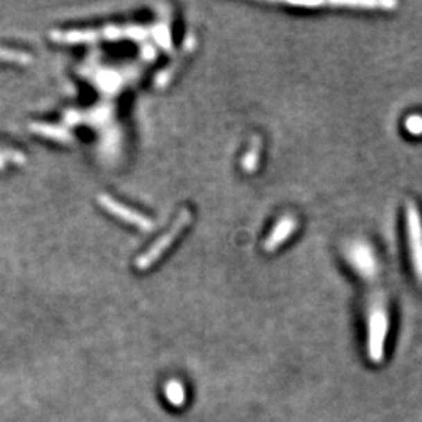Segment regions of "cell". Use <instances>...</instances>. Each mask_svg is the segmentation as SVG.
<instances>
[{"label":"cell","mask_w":422,"mask_h":422,"mask_svg":"<svg viewBox=\"0 0 422 422\" xmlns=\"http://www.w3.org/2000/svg\"><path fill=\"white\" fill-rule=\"evenodd\" d=\"M258 157H260V139H255L252 148H250V150L243 158V168L249 170V173H252V170L256 168V164H258Z\"/></svg>","instance_id":"9c48e42d"},{"label":"cell","mask_w":422,"mask_h":422,"mask_svg":"<svg viewBox=\"0 0 422 422\" xmlns=\"http://www.w3.org/2000/svg\"><path fill=\"white\" fill-rule=\"evenodd\" d=\"M296 230V221L291 216H285L283 219H280L275 225L272 234L267 236V240L265 243V250L266 252H274L280 244H283L288 236Z\"/></svg>","instance_id":"8992f818"},{"label":"cell","mask_w":422,"mask_h":422,"mask_svg":"<svg viewBox=\"0 0 422 422\" xmlns=\"http://www.w3.org/2000/svg\"><path fill=\"white\" fill-rule=\"evenodd\" d=\"M141 35V30H121V28H103V30H69V32H52L51 39L61 44H82V42H94L100 39H118L121 36Z\"/></svg>","instance_id":"3957f363"},{"label":"cell","mask_w":422,"mask_h":422,"mask_svg":"<svg viewBox=\"0 0 422 422\" xmlns=\"http://www.w3.org/2000/svg\"><path fill=\"white\" fill-rule=\"evenodd\" d=\"M166 397L170 403H174V405H183V402H185V389H183V385L177 380L169 382L166 385Z\"/></svg>","instance_id":"ba28073f"},{"label":"cell","mask_w":422,"mask_h":422,"mask_svg":"<svg viewBox=\"0 0 422 422\" xmlns=\"http://www.w3.org/2000/svg\"><path fill=\"white\" fill-rule=\"evenodd\" d=\"M407 234L414 274L422 281V218L418 206L412 202L407 205Z\"/></svg>","instance_id":"277c9868"},{"label":"cell","mask_w":422,"mask_h":422,"mask_svg":"<svg viewBox=\"0 0 422 422\" xmlns=\"http://www.w3.org/2000/svg\"><path fill=\"white\" fill-rule=\"evenodd\" d=\"M405 127L407 130L413 134L422 133V118L421 116H412V118L405 122Z\"/></svg>","instance_id":"30bf717a"},{"label":"cell","mask_w":422,"mask_h":422,"mask_svg":"<svg viewBox=\"0 0 422 422\" xmlns=\"http://www.w3.org/2000/svg\"><path fill=\"white\" fill-rule=\"evenodd\" d=\"M189 221H191V213L188 210L182 211L179 218L175 219V222L173 224V227H170L166 234H163L160 238H158V240L148 249V252H144L143 255L138 256L137 267L139 271H146V269H149L152 265H155V261L158 258H161V255L166 252V249L169 246H173V243L177 240V236L185 230Z\"/></svg>","instance_id":"7a4b0ae2"},{"label":"cell","mask_w":422,"mask_h":422,"mask_svg":"<svg viewBox=\"0 0 422 422\" xmlns=\"http://www.w3.org/2000/svg\"><path fill=\"white\" fill-rule=\"evenodd\" d=\"M99 204L102 205V208H105L107 211L112 213L113 216L122 219L124 222L134 225V227L146 230V231H150L152 229H154V222H152L148 216L141 215V213L132 210V208L122 205L121 202L113 199L112 195L102 194L99 197Z\"/></svg>","instance_id":"5b68a950"},{"label":"cell","mask_w":422,"mask_h":422,"mask_svg":"<svg viewBox=\"0 0 422 422\" xmlns=\"http://www.w3.org/2000/svg\"><path fill=\"white\" fill-rule=\"evenodd\" d=\"M369 340H368V357L372 363H380L385 357V341H387L389 319L388 310L378 297L371 307L369 313Z\"/></svg>","instance_id":"6da1fadb"},{"label":"cell","mask_w":422,"mask_h":422,"mask_svg":"<svg viewBox=\"0 0 422 422\" xmlns=\"http://www.w3.org/2000/svg\"><path fill=\"white\" fill-rule=\"evenodd\" d=\"M24 161H26V157H24L22 152L0 146V170L10 166V164H22Z\"/></svg>","instance_id":"52a82bcc"}]
</instances>
